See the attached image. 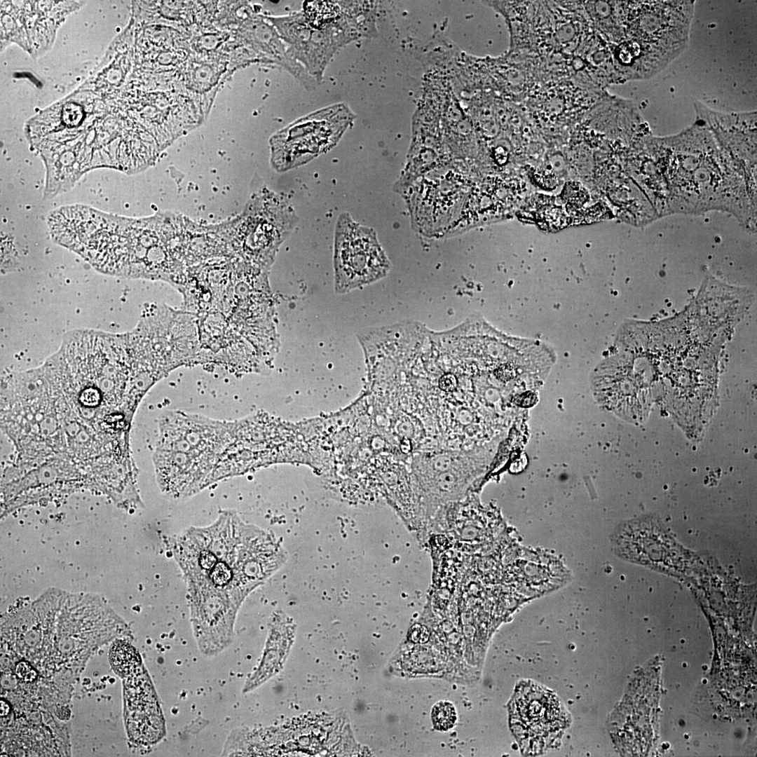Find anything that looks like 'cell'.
Segmentation results:
<instances>
[{"label": "cell", "instance_id": "5bb4252c", "mask_svg": "<svg viewBox=\"0 0 757 757\" xmlns=\"http://www.w3.org/2000/svg\"><path fill=\"white\" fill-rule=\"evenodd\" d=\"M458 385L456 377L451 373L445 374L439 380V387L446 392L453 391Z\"/></svg>", "mask_w": 757, "mask_h": 757}, {"label": "cell", "instance_id": "9a60e30c", "mask_svg": "<svg viewBox=\"0 0 757 757\" xmlns=\"http://www.w3.org/2000/svg\"><path fill=\"white\" fill-rule=\"evenodd\" d=\"M496 375L498 378L506 381L513 376L514 371L510 364H503L496 371Z\"/></svg>", "mask_w": 757, "mask_h": 757}, {"label": "cell", "instance_id": "2e32d148", "mask_svg": "<svg viewBox=\"0 0 757 757\" xmlns=\"http://www.w3.org/2000/svg\"><path fill=\"white\" fill-rule=\"evenodd\" d=\"M450 465L451 459L446 456L437 458L434 463L435 468L440 472L447 471Z\"/></svg>", "mask_w": 757, "mask_h": 757}, {"label": "cell", "instance_id": "7c38bea8", "mask_svg": "<svg viewBox=\"0 0 757 757\" xmlns=\"http://www.w3.org/2000/svg\"><path fill=\"white\" fill-rule=\"evenodd\" d=\"M428 638L429 632L425 627L416 625L411 627L409 632L411 641L416 643H424L428 641Z\"/></svg>", "mask_w": 757, "mask_h": 757}, {"label": "cell", "instance_id": "3957f363", "mask_svg": "<svg viewBox=\"0 0 757 757\" xmlns=\"http://www.w3.org/2000/svg\"><path fill=\"white\" fill-rule=\"evenodd\" d=\"M334 264L335 289L339 293L376 280L390 268L374 231L346 212L336 224Z\"/></svg>", "mask_w": 757, "mask_h": 757}, {"label": "cell", "instance_id": "52a82bcc", "mask_svg": "<svg viewBox=\"0 0 757 757\" xmlns=\"http://www.w3.org/2000/svg\"><path fill=\"white\" fill-rule=\"evenodd\" d=\"M124 716L130 740L149 746L165 735L161 710L150 678L143 664L123 678Z\"/></svg>", "mask_w": 757, "mask_h": 757}, {"label": "cell", "instance_id": "277c9868", "mask_svg": "<svg viewBox=\"0 0 757 757\" xmlns=\"http://www.w3.org/2000/svg\"><path fill=\"white\" fill-rule=\"evenodd\" d=\"M233 442L231 422L171 411L159 421L156 448L187 453L217 466Z\"/></svg>", "mask_w": 757, "mask_h": 757}, {"label": "cell", "instance_id": "6da1fadb", "mask_svg": "<svg viewBox=\"0 0 757 757\" xmlns=\"http://www.w3.org/2000/svg\"><path fill=\"white\" fill-rule=\"evenodd\" d=\"M137 405L128 367L101 343L64 339L29 371L31 420L44 440L58 438L67 449L114 445L128 435Z\"/></svg>", "mask_w": 757, "mask_h": 757}, {"label": "cell", "instance_id": "8992f818", "mask_svg": "<svg viewBox=\"0 0 757 757\" xmlns=\"http://www.w3.org/2000/svg\"><path fill=\"white\" fill-rule=\"evenodd\" d=\"M298 217L290 203L275 194L256 199L241 222L247 245L263 259H270L296 227Z\"/></svg>", "mask_w": 757, "mask_h": 757}, {"label": "cell", "instance_id": "30bf717a", "mask_svg": "<svg viewBox=\"0 0 757 757\" xmlns=\"http://www.w3.org/2000/svg\"><path fill=\"white\" fill-rule=\"evenodd\" d=\"M109 658L113 670L121 678L143 664L137 650L129 642L120 639L111 644Z\"/></svg>", "mask_w": 757, "mask_h": 757}, {"label": "cell", "instance_id": "7a4b0ae2", "mask_svg": "<svg viewBox=\"0 0 757 757\" xmlns=\"http://www.w3.org/2000/svg\"><path fill=\"white\" fill-rule=\"evenodd\" d=\"M451 166L444 165L428 172L404 194L415 227L425 235L440 233L444 228L446 233L449 222H454L455 211L460 214V204L463 205L467 198V169Z\"/></svg>", "mask_w": 757, "mask_h": 757}, {"label": "cell", "instance_id": "4fadbf2b", "mask_svg": "<svg viewBox=\"0 0 757 757\" xmlns=\"http://www.w3.org/2000/svg\"><path fill=\"white\" fill-rule=\"evenodd\" d=\"M456 480V477L453 473L444 471L437 477V482L441 489L448 491L454 486Z\"/></svg>", "mask_w": 757, "mask_h": 757}, {"label": "cell", "instance_id": "5b68a950", "mask_svg": "<svg viewBox=\"0 0 757 757\" xmlns=\"http://www.w3.org/2000/svg\"><path fill=\"white\" fill-rule=\"evenodd\" d=\"M335 112L308 117L275 135L271 140L275 168L280 172L292 169L333 146L350 120L348 114Z\"/></svg>", "mask_w": 757, "mask_h": 757}, {"label": "cell", "instance_id": "8fae6325", "mask_svg": "<svg viewBox=\"0 0 757 757\" xmlns=\"http://www.w3.org/2000/svg\"><path fill=\"white\" fill-rule=\"evenodd\" d=\"M431 718L436 730L446 731L451 728L456 723V710L451 703L439 702L433 707Z\"/></svg>", "mask_w": 757, "mask_h": 757}, {"label": "cell", "instance_id": "ba28073f", "mask_svg": "<svg viewBox=\"0 0 757 757\" xmlns=\"http://www.w3.org/2000/svg\"><path fill=\"white\" fill-rule=\"evenodd\" d=\"M697 116L704 121L714 134L728 158L747 167L756 165V115L746 114H722L712 111L701 103L695 104Z\"/></svg>", "mask_w": 757, "mask_h": 757}, {"label": "cell", "instance_id": "9c48e42d", "mask_svg": "<svg viewBox=\"0 0 757 757\" xmlns=\"http://www.w3.org/2000/svg\"><path fill=\"white\" fill-rule=\"evenodd\" d=\"M519 727L527 746L543 743L564 728L566 716L558 699L536 685L527 686L517 699Z\"/></svg>", "mask_w": 757, "mask_h": 757}]
</instances>
